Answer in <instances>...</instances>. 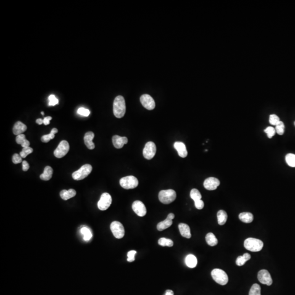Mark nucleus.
Instances as JSON below:
<instances>
[{
    "label": "nucleus",
    "instance_id": "f257e3e1",
    "mask_svg": "<svg viewBox=\"0 0 295 295\" xmlns=\"http://www.w3.org/2000/svg\"><path fill=\"white\" fill-rule=\"evenodd\" d=\"M126 113V104L124 98L122 96H118L114 99L113 103V113L116 118H121Z\"/></svg>",
    "mask_w": 295,
    "mask_h": 295
},
{
    "label": "nucleus",
    "instance_id": "f03ea898",
    "mask_svg": "<svg viewBox=\"0 0 295 295\" xmlns=\"http://www.w3.org/2000/svg\"><path fill=\"white\" fill-rule=\"evenodd\" d=\"M244 246L248 250L252 252H257L262 250L264 246V243L259 239L249 238L245 240Z\"/></svg>",
    "mask_w": 295,
    "mask_h": 295
},
{
    "label": "nucleus",
    "instance_id": "7ed1b4c3",
    "mask_svg": "<svg viewBox=\"0 0 295 295\" xmlns=\"http://www.w3.org/2000/svg\"><path fill=\"white\" fill-rule=\"evenodd\" d=\"M177 194L174 190L172 189L164 190L160 191L159 193V199L164 204H168L173 202L175 200Z\"/></svg>",
    "mask_w": 295,
    "mask_h": 295
},
{
    "label": "nucleus",
    "instance_id": "20e7f679",
    "mask_svg": "<svg viewBox=\"0 0 295 295\" xmlns=\"http://www.w3.org/2000/svg\"><path fill=\"white\" fill-rule=\"evenodd\" d=\"M211 275L215 282L221 285H225L229 282L228 275L222 269H214L212 271Z\"/></svg>",
    "mask_w": 295,
    "mask_h": 295
},
{
    "label": "nucleus",
    "instance_id": "39448f33",
    "mask_svg": "<svg viewBox=\"0 0 295 295\" xmlns=\"http://www.w3.org/2000/svg\"><path fill=\"white\" fill-rule=\"evenodd\" d=\"M93 167L90 164H84L77 171L72 173V178L76 180H81L87 177L91 173Z\"/></svg>",
    "mask_w": 295,
    "mask_h": 295
},
{
    "label": "nucleus",
    "instance_id": "423d86ee",
    "mask_svg": "<svg viewBox=\"0 0 295 295\" xmlns=\"http://www.w3.org/2000/svg\"><path fill=\"white\" fill-rule=\"evenodd\" d=\"M120 184L124 189H135L138 185V180L135 177L129 175L122 178L120 180Z\"/></svg>",
    "mask_w": 295,
    "mask_h": 295
},
{
    "label": "nucleus",
    "instance_id": "0eeeda50",
    "mask_svg": "<svg viewBox=\"0 0 295 295\" xmlns=\"http://www.w3.org/2000/svg\"><path fill=\"white\" fill-rule=\"evenodd\" d=\"M69 150V145L68 142L66 140H62L54 151V154L56 158H62L68 153Z\"/></svg>",
    "mask_w": 295,
    "mask_h": 295
},
{
    "label": "nucleus",
    "instance_id": "6e6552de",
    "mask_svg": "<svg viewBox=\"0 0 295 295\" xmlns=\"http://www.w3.org/2000/svg\"><path fill=\"white\" fill-rule=\"evenodd\" d=\"M111 230L114 236L118 239L122 238L125 235V229L122 224L119 221H113L111 224Z\"/></svg>",
    "mask_w": 295,
    "mask_h": 295
},
{
    "label": "nucleus",
    "instance_id": "1a4fd4ad",
    "mask_svg": "<svg viewBox=\"0 0 295 295\" xmlns=\"http://www.w3.org/2000/svg\"><path fill=\"white\" fill-rule=\"evenodd\" d=\"M156 153V146L154 142H148L144 146L143 154L144 158L147 160H151L154 157Z\"/></svg>",
    "mask_w": 295,
    "mask_h": 295
},
{
    "label": "nucleus",
    "instance_id": "9d476101",
    "mask_svg": "<svg viewBox=\"0 0 295 295\" xmlns=\"http://www.w3.org/2000/svg\"><path fill=\"white\" fill-rule=\"evenodd\" d=\"M112 198L111 196L108 193H103L101 196L99 201L98 202V206L101 211H106L111 205Z\"/></svg>",
    "mask_w": 295,
    "mask_h": 295
},
{
    "label": "nucleus",
    "instance_id": "9b49d317",
    "mask_svg": "<svg viewBox=\"0 0 295 295\" xmlns=\"http://www.w3.org/2000/svg\"><path fill=\"white\" fill-rule=\"evenodd\" d=\"M258 279L262 284L270 286L273 283L270 273L266 269H262L259 272L257 275Z\"/></svg>",
    "mask_w": 295,
    "mask_h": 295
},
{
    "label": "nucleus",
    "instance_id": "f8f14e48",
    "mask_svg": "<svg viewBox=\"0 0 295 295\" xmlns=\"http://www.w3.org/2000/svg\"><path fill=\"white\" fill-rule=\"evenodd\" d=\"M140 101L143 106L148 110H153L155 107V103L153 98L148 94H144L141 96Z\"/></svg>",
    "mask_w": 295,
    "mask_h": 295
},
{
    "label": "nucleus",
    "instance_id": "ddd939ff",
    "mask_svg": "<svg viewBox=\"0 0 295 295\" xmlns=\"http://www.w3.org/2000/svg\"><path fill=\"white\" fill-rule=\"evenodd\" d=\"M132 208L135 213L139 216L142 217L145 215L146 213V207L144 203L140 201H136L133 202Z\"/></svg>",
    "mask_w": 295,
    "mask_h": 295
},
{
    "label": "nucleus",
    "instance_id": "4468645a",
    "mask_svg": "<svg viewBox=\"0 0 295 295\" xmlns=\"http://www.w3.org/2000/svg\"><path fill=\"white\" fill-rule=\"evenodd\" d=\"M220 184L219 180L214 177H209L204 180L203 185L208 190H214L217 189Z\"/></svg>",
    "mask_w": 295,
    "mask_h": 295
},
{
    "label": "nucleus",
    "instance_id": "2eb2a0df",
    "mask_svg": "<svg viewBox=\"0 0 295 295\" xmlns=\"http://www.w3.org/2000/svg\"><path fill=\"white\" fill-rule=\"evenodd\" d=\"M112 142L114 147L117 149L122 148L125 144H127L128 140L126 137H121L119 136H114L112 137Z\"/></svg>",
    "mask_w": 295,
    "mask_h": 295
},
{
    "label": "nucleus",
    "instance_id": "dca6fc26",
    "mask_svg": "<svg viewBox=\"0 0 295 295\" xmlns=\"http://www.w3.org/2000/svg\"><path fill=\"white\" fill-rule=\"evenodd\" d=\"M174 148L177 151L180 157L186 158L188 155L187 148L184 143L181 142H175L174 144Z\"/></svg>",
    "mask_w": 295,
    "mask_h": 295
},
{
    "label": "nucleus",
    "instance_id": "f3484780",
    "mask_svg": "<svg viewBox=\"0 0 295 295\" xmlns=\"http://www.w3.org/2000/svg\"><path fill=\"white\" fill-rule=\"evenodd\" d=\"M95 137V135L93 132L89 131L85 134L84 140V143L87 148L90 150H93L95 148V145L93 142V140Z\"/></svg>",
    "mask_w": 295,
    "mask_h": 295
},
{
    "label": "nucleus",
    "instance_id": "a211bd4d",
    "mask_svg": "<svg viewBox=\"0 0 295 295\" xmlns=\"http://www.w3.org/2000/svg\"><path fill=\"white\" fill-rule=\"evenodd\" d=\"M178 227L180 233L183 237L187 238H190L191 237L190 229L188 225L184 223H180L179 224Z\"/></svg>",
    "mask_w": 295,
    "mask_h": 295
},
{
    "label": "nucleus",
    "instance_id": "6ab92c4d",
    "mask_svg": "<svg viewBox=\"0 0 295 295\" xmlns=\"http://www.w3.org/2000/svg\"><path fill=\"white\" fill-rule=\"evenodd\" d=\"M27 126L26 125L23 124L21 121H17L14 125L13 128V132L14 135L18 136L21 135L22 133L26 131Z\"/></svg>",
    "mask_w": 295,
    "mask_h": 295
},
{
    "label": "nucleus",
    "instance_id": "aec40b11",
    "mask_svg": "<svg viewBox=\"0 0 295 295\" xmlns=\"http://www.w3.org/2000/svg\"><path fill=\"white\" fill-rule=\"evenodd\" d=\"M76 190L74 189H71L69 190H63L60 192V197L62 200L66 201L74 197L76 195Z\"/></svg>",
    "mask_w": 295,
    "mask_h": 295
},
{
    "label": "nucleus",
    "instance_id": "412c9836",
    "mask_svg": "<svg viewBox=\"0 0 295 295\" xmlns=\"http://www.w3.org/2000/svg\"><path fill=\"white\" fill-rule=\"evenodd\" d=\"M53 173V169L51 167L49 166L45 167L44 169L43 173L40 175V179L45 180V181L49 180L52 178Z\"/></svg>",
    "mask_w": 295,
    "mask_h": 295
},
{
    "label": "nucleus",
    "instance_id": "4be33fe9",
    "mask_svg": "<svg viewBox=\"0 0 295 295\" xmlns=\"http://www.w3.org/2000/svg\"><path fill=\"white\" fill-rule=\"evenodd\" d=\"M185 264L189 268H195L197 264V260L194 255L190 254L185 258Z\"/></svg>",
    "mask_w": 295,
    "mask_h": 295
},
{
    "label": "nucleus",
    "instance_id": "5701e85b",
    "mask_svg": "<svg viewBox=\"0 0 295 295\" xmlns=\"http://www.w3.org/2000/svg\"><path fill=\"white\" fill-rule=\"evenodd\" d=\"M239 219L244 223H251L254 220V216L251 213L243 212L239 215Z\"/></svg>",
    "mask_w": 295,
    "mask_h": 295
},
{
    "label": "nucleus",
    "instance_id": "b1692460",
    "mask_svg": "<svg viewBox=\"0 0 295 295\" xmlns=\"http://www.w3.org/2000/svg\"><path fill=\"white\" fill-rule=\"evenodd\" d=\"M173 224L172 220L169 219L168 218H166V219L161 221L157 225V229L158 231H162L164 230L165 229L169 228L171 226V225Z\"/></svg>",
    "mask_w": 295,
    "mask_h": 295
},
{
    "label": "nucleus",
    "instance_id": "393cba45",
    "mask_svg": "<svg viewBox=\"0 0 295 295\" xmlns=\"http://www.w3.org/2000/svg\"><path fill=\"white\" fill-rule=\"evenodd\" d=\"M217 222L220 225H224L227 220V214L225 211L220 210L217 213Z\"/></svg>",
    "mask_w": 295,
    "mask_h": 295
},
{
    "label": "nucleus",
    "instance_id": "a878e982",
    "mask_svg": "<svg viewBox=\"0 0 295 295\" xmlns=\"http://www.w3.org/2000/svg\"><path fill=\"white\" fill-rule=\"evenodd\" d=\"M16 142L18 144H20L23 148L28 147L30 144V143L26 139L25 135L24 134L17 136L16 137Z\"/></svg>",
    "mask_w": 295,
    "mask_h": 295
},
{
    "label": "nucleus",
    "instance_id": "bb28decb",
    "mask_svg": "<svg viewBox=\"0 0 295 295\" xmlns=\"http://www.w3.org/2000/svg\"><path fill=\"white\" fill-rule=\"evenodd\" d=\"M250 255L248 253H245L244 254H243V255L238 257L236 262L237 265L238 266H242L245 264V262L247 261L250 260Z\"/></svg>",
    "mask_w": 295,
    "mask_h": 295
},
{
    "label": "nucleus",
    "instance_id": "cd10ccee",
    "mask_svg": "<svg viewBox=\"0 0 295 295\" xmlns=\"http://www.w3.org/2000/svg\"><path fill=\"white\" fill-rule=\"evenodd\" d=\"M206 240L210 246H215L218 243V240L213 233H208L206 236Z\"/></svg>",
    "mask_w": 295,
    "mask_h": 295
},
{
    "label": "nucleus",
    "instance_id": "c85d7f7f",
    "mask_svg": "<svg viewBox=\"0 0 295 295\" xmlns=\"http://www.w3.org/2000/svg\"><path fill=\"white\" fill-rule=\"evenodd\" d=\"M58 129H56V128H54V129H52L51 132H50V133H49V134L43 136L42 138H41L42 142H44V143H48V142H49L50 140H53V139L54 138V137H55V134L58 133Z\"/></svg>",
    "mask_w": 295,
    "mask_h": 295
},
{
    "label": "nucleus",
    "instance_id": "c756f323",
    "mask_svg": "<svg viewBox=\"0 0 295 295\" xmlns=\"http://www.w3.org/2000/svg\"><path fill=\"white\" fill-rule=\"evenodd\" d=\"M287 164L291 167H295V155L293 154H288L285 157Z\"/></svg>",
    "mask_w": 295,
    "mask_h": 295
},
{
    "label": "nucleus",
    "instance_id": "7c9ffc66",
    "mask_svg": "<svg viewBox=\"0 0 295 295\" xmlns=\"http://www.w3.org/2000/svg\"><path fill=\"white\" fill-rule=\"evenodd\" d=\"M158 243L162 246L171 247L173 245V241L169 239H167L166 238H161L158 240Z\"/></svg>",
    "mask_w": 295,
    "mask_h": 295
},
{
    "label": "nucleus",
    "instance_id": "2f4dec72",
    "mask_svg": "<svg viewBox=\"0 0 295 295\" xmlns=\"http://www.w3.org/2000/svg\"><path fill=\"white\" fill-rule=\"evenodd\" d=\"M249 295H261V287L259 284H253L251 288Z\"/></svg>",
    "mask_w": 295,
    "mask_h": 295
},
{
    "label": "nucleus",
    "instance_id": "473e14b6",
    "mask_svg": "<svg viewBox=\"0 0 295 295\" xmlns=\"http://www.w3.org/2000/svg\"><path fill=\"white\" fill-rule=\"evenodd\" d=\"M81 233L84 236V240H89L92 237V233L88 228L86 227H83L80 230Z\"/></svg>",
    "mask_w": 295,
    "mask_h": 295
},
{
    "label": "nucleus",
    "instance_id": "72a5a7b5",
    "mask_svg": "<svg viewBox=\"0 0 295 295\" xmlns=\"http://www.w3.org/2000/svg\"><path fill=\"white\" fill-rule=\"evenodd\" d=\"M190 197L195 202L196 201L201 200L202 195L197 189H193L191 190L190 192Z\"/></svg>",
    "mask_w": 295,
    "mask_h": 295
},
{
    "label": "nucleus",
    "instance_id": "f704fd0d",
    "mask_svg": "<svg viewBox=\"0 0 295 295\" xmlns=\"http://www.w3.org/2000/svg\"><path fill=\"white\" fill-rule=\"evenodd\" d=\"M275 131L279 135H283L285 132V125L284 122L280 121L277 124L275 125Z\"/></svg>",
    "mask_w": 295,
    "mask_h": 295
},
{
    "label": "nucleus",
    "instance_id": "c9c22d12",
    "mask_svg": "<svg viewBox=\"0 0 295 295\" xmlns=\"http://www.w3.org/2000/svg\"><path fill=\"white\" fill-rule=\"evenodd\" d=\"M33 150L32 148L28 146L26 148H22V150L20 153V156L22 158H26L27 156L32 153L33 152Z\"/></svg>",
    "mask_w": 295,
    "mask_h": 295
},
{
    "label": "nucleus",
    "instance_id": "e433bc0d",
    "mask_svg": "<svg viewBox=\"0 0 295 295\" xmlns=\"http://www.w3.org/2000/svg\"><path fill=\"white\" fill-rule=\"evenodd\" d=\"M264 132L266 133L269 138H272L276 133L275 129L273 127L269 126L264 130Z\"/></svg>",
    "mask_w": 295,
    "mask_h": 295
},
{
    "label": "nucleus",
    "instance_id": "4c0bfd02",
    "mask_svg": "<svg viewBox=\"0 0 295 295\" xmlns=\"http://www.w3.org/2000/svg\"><path fill=\"white\" fill-rule=\"evenodd\" d=\"M280 121V118L278 117L277 115L275 114H271L269 116V122L271 124V125H274L275 126L277 124L278 122H279Z\"/></svg>",
    "mask_w": 295,
    "mask_h": 295
},
{
    "label": "nucleus",
    "instance_id": "58836bf2",
    "mask_svg": "<svg viewBox=\"0 0 295 295\" xmlns=\"http://www.w3.org/2000/svg\"><path fill=\"white\" fill-rule=\"evenodd\" d=\"M77 113L80 116H84V117H88L90 114V112L88 109L85 108L83 107H80V108L78 109Z\"/></svg>",
    "mask_w": 295,
    "mask_h": 295
},
{
    "label": "nucleus",
    "instance_id": "ea45409f",
    "mask_svg": "<svg viewBox=\"0 0 295 295\" xmlns=\"http://www.w3.org/2000/svg\"><path fill=\"white\" fill-rule=\"evenodd\" d=\"M49 106H55L56 104H58L59 103V100L58 98H56L55 96L54 95H51L49 96Z\"/></svg>",
    "mask_w": 295,
    "mask_h": 295
},
{
    "label": "nucleus",
    "instance_id": "a19ab883",
    "mask_svg": "<svg viewBox=\"0 0 295 295\" xmlns=\"http://www.w3.org/2000/svg\"><path fill=\"white\" fill-rule=\"evenodd\" d=\"M136 253H137V252L135 250L130 251L128 252V253H127V259L128 262H133L135 260V256Z\"/></svg>",
    "mask_w": 295,
    "mask_h": 295
},
{
    "label": "nucleus",
    "instance_id": "79ce46f5",
    "mask_svg": "<svg viewBox=\"0 0 295 295\" xmlns=\"http://www.w3.org/2000/svg\"><path fill=\"white\" fill-rule=\"evenodd\" d=\"M12 162H13L14 164H20L22 162V158L20 156L19 154H14L13 157H12Z\"/></svg>",
    "mask_w": 295,
    "mask_h": 295
},
{
    "label": "nucleus",
    "instance_id": "37998d69",
    "mask_svg": "<svg viewBox=\"0 0 295 295\" xmlns=\"http://www.w3.org/2000/svg\"><path fill=\"white\" fill-rule=\"evenodd\" d=\"M195 206L196 208L198 209H202L204 207V202L201 200L196 201H195Z\"/></svg>",
    "mask_w": 295,
    "mask_h": 295
},
{
    "label": "nucleus",
    "instance_id": "c03bdc74",
    "mask_svg": "<svg viewBox=\"0 0 295 295\" xmlns=\"http://www.w3.org/2000/svg\"><path fill=\"white\" fill-rule=\"evenodd\" d=\"M22 170L26 172V171H28L29 170V168H30V166H29V164L27 163V161H22Z\"/></svg>",
    "mask_w": 295,
    "mask_h": 295
},
{
    "label": "nucleus",
    "instance_id": "a18cd8bd",
    "mask_svg": "<svg viewBox=\"0 0 295 295\" xmlns=\"http://www.w3.org/2000/svg\"><path fill=\"white\" fill-rule=\"evenodd\" d=\"M52 119V118L51 117H45L43 119V124L45 125H48L50 124V121Z\"/></svg>",
    "mask_w": 295,
    "mask_h": 295
},
{
    "label": "nucleus",
    "instance_id": "49530a36",
    "mask_svg": "<svg viewBox=\"0 0 295 295\" xmlns=\"http://www.w3.org/2000/svg\"><path fill=\"white\" fill-rule=\"evenodd\" d=\"M164 295H174V293H173V291L171 290H167L166 291Z\"/></svg>",
    "mask_w": 295,
    "mask_h": 295
},
{
    "label": "nucleus",
    "instance_id": "de8ad7c7",
    "mask_svg": "<svg viewBox=\"0 0 295 295\" xmlns=\"http://www.w3.org/2000/svg\"><path fill=\"white\" fill-rule=\"evenodd\" d=\"M167 218H168L169 219L171 220H172L174 218V214L173 213H170L168 215Z\"/></svg>",
    "mask_w": 295,
    "mask_h": 295
},
{
    "label": "nucleus",
    "instance_id": "09e8293b",
    "mask_svg": "<svg viewBox=\"0 0 295 295\" xmlns=\"http://www.w3.org/2000/svg\"><path fill=\"white\" fill-rule=\"evenodd\" d=\"M36 122L38 125H42L43 124V120H42V119H38L36 120Z\"/></svg>",
    "mask_w": 295,
    "mask_h": 295
},
{
    "label": "nucleus",
    "instance_id": "8fccbe9b",
    "mask_svg": "<svg viewBox=\"0 0 295 295\" xmlns=\"http://www.w3.org/2000/svg\"><path fill=\"white\" fill-rule=\"evenodd\" d=\"M41 114H42V115H44V113H43V112H41Z\"/></svg>",
    "mask_w": 295,
    "mask_h": 295
},
{
    "label": "nucleus",
    "instance_id": "3c124183",
    "mask_svg": "<svg viewBox=\"0 0 295 295\" xmlns=\"http://www.w3.org/2000/svg\"><path fill=\"white\" fill-rule=\"evenodd\" d=\"M294 124H295V122H294Z\"/></svg>",
    "mask_w": 295,
    "mask_h": 295
}]
</instances>
